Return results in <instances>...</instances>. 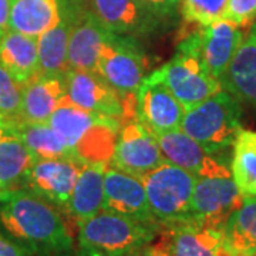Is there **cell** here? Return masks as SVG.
I'll list each match as a JSON object with an SVG mask.
<instances>
[{"label": "cell", "mask_w": 256, "mask_h": 256, "mask_svg": "<svg viewBox=\"0 0 256 256\" xmlns=\"http://www.w3.org/2000/svg\"><path fill=\"white\" fill-rule=\"evenodd\" d=\"M106 168V164L86 165L76 182L66 214L77 226L102 210Z\"/></svg>", "instance_id": "22"}, {"label": "cell", "mask_w": 256, "mask_h": 256, "mask_svg": "<svg viewBox=\"0 0 256 256\" xmlns=\"http://www.w3.org/2000/svg\"><path fill=\"white\" fill-rule=\"evenodd\" d=\"M0 64L18 82L26 84L38 74L37 38L8 30L0 38Z\"/></svg>", "instance_id": "25"}, {"label": "cell", "mask_w": 256, "mask_h": 256, "mask_svg": "<svg viewBox=\"0 0 256 256\" xmlns=\"http://www.w3.org/2000/svg\"><path fill=\"white\" fill-rule=\"evenodd\" d=\"M210 152L234 146L242 127V104L225 90L186 110L181 128Z\"/></svg>", "instance_id": "3"}, {"label": "cell", "mask_w": 256, "mask_h": 256, "mask_svg": "<svg viewBox=\"0 0 256 256\" xmlns=\"http://www.w3.org/2000/svg\"><path fill=\"white\" fill-rule=\"evenodd\" d=\"M164 162L165 158L156 132L146 127L137 117L121 122L110 165L142 178Z\"/></svg>", "instance_id": "9"}, {"label": "cell", "mask_w": 256, "mask_h": 256, "mask_svg": "<svg viewBox=\"0 0 256 256\" xmlns=\"http://www.w3.org/2000/svg\"><path fill=\"white\" fill-rule=\"evenodd\" d=\"M3 195H4V192H2V191H0V198H2V196H3Z\"/></svg>", "instance_id": "38"}, {"label": "cell", "mask_w": 256, "mask_h": 256, "mask_svg": "<svg viewBox=\"0 0 256 256\" xmlns=\"http://www.w3.org/2000/svg\"><path fill=\"white\" fill-rule=\"evenodd\" d=\"M10 6L12 0H0V38L9 30Z\"/></svg>", "instance_id": "34"}, {"label": "cell", "mask_w": 256, "mask_h": 256, "mask_svg": "<svg viewBox=\"0 0 256 256\" xmlns=\"http://www.w3.org/2000/svg\"><path fill=\"white\" fill-rule=\"evenodd\" d=\"M0 225L28 252L64 254L73 248L74 220L28 188L0 198Z\"/></svg>", "instance_id": "1"}, {"label": "cell", "mask_w": 256, "mask_h": 256, "mask_svg": "<svg viewBox=\"0 0 256 256\" xmlns=\"http://www.w3.org/2000/svg\"><path fill=\"white\" fill-rule=\"evenodd\" d=\"M76 16V3L62 8L60 20L37 38L38 73L66 74L68 72V40Z\"/></svg>", "instance_id": "21"}, {"label": "cell", "mask_w": 256, "mask_h": 256, "mask_svg": "<svg viewBox=\"0 0 256 256\" xmlns=\"http://www.w3.org/2000/svg\"><path fill=\"white\" fill-rule=\"evenodd\" d=\"M170 90L186 110L222 90L220 80L210 73L202 60L196 32L184 38L172 58L161 67Z\"/></svg>", "instance_id": "6"}, {"label": "cell", "mask_w": 256, "mask_h": 256, "mask_svg": "<svg viewBox=\"0 0 256 256\" xmlns=\"http://www.w3.org/2000/svg\"><path fill=\"white\" fill-rule=\"evenodd\" d=\"M196 36L204 63L220 80L244 40V30L226 18H220L198 28Z\"/></svg>", "instance_id": "19"}, {"label": "cell", "mask_w": 256, "mask_h": 256, "mask_svg": "<svg viewBox=\"0 0 256 256\" xmlns=\"http://www.w3.org/2000/svg\"><path fill=\"white\" fill-rule=\"evenodd\" d=\"M222 90L256 110V22L220 78Z\"/></svg>", "instance_id": "18"}, {"label": "cell", "mask_w": 256, "mask_h": 256, "mask_svg": "<svg viewBox=\"0 0 256 256\" xmlns=\"http://www.w3.org/2000/svg\"><path fill=\"white\" fill-rule=\"evenodd\" d=\"M4 136H9L8 134V126H6V122L0 118V138L4 137Z\"/></svg>", "instance_id": "37"}, {"label": "cell", "mask_w": 256, "mask_h": 256, "mask_svg": "<svg viewBox=\"0 0 256 256\" xmlns=\"http://www.w3.org/2000/svg\"><path fill=\"white\" fill-rule=\"evenodd\" d=\"M196 176L165 161L141 178L151 212L161 228L190 220Z\"/></svg>", "instance_id": "5"}, {"label": "cell", "mask_w": 256, "mask_h": 256, "mask_svg": "<svg viewBox=\"0 0 256 256\" xmlns=\"http://www.w3.org/2000/svg\"><path fill=\"white\" fill-rule=\"evenodd\" d=\"M8 134L18 138L36 160H52L74 156L48 122L18 121L8 127Z\"/></svg>", "instance_id": "27"}, {"label": "cell", "mask_w": 256, "mask_h": 256, "mask_svg": "<svg viewBox=\"0 0 256 256\" xmlns=\"http://www.w3.org/2000/svg\"><path fill=\"white\" fill-rule=\"evenodd\" d=\"M230 172L244 196L256 195V131L242 130L234 142Z\"/></svg>", "instance_id": "28"}, {"label": "cell", "mask_w": 256, "mask_h": 256, "mask_svg": "<svg viewBox=\"0 0 256 256\" xmlns=\"http://www.w3.org/2000/svg\"><path fill=\"white\" fill-rule=\"evenodd\" d=\"M244 201L232 175L198 178L192 194L190 220L222 232L230 214Z\"/></svg>", "instance_id": "10"}, {"label": "cell", "mask_w": 256, "mask_h": 256, "mask_svg": "<svg viewBox=\"0 0 256 256\" xmlns=\"http://www.w3.org/2000/svg\"><path fill=\"white\" fill-rule=\"evenodd\" d=\"M222 244L226 256H254L256 254V195L244 201L230 214L222 228Z\"/></svg>", "instance_id": "23"}, {"label": "cell", "mask_w": 256, "mask_h": 256, "mask_svg": "<svg viewBox=\"0 0 256 256\" xmlns=\"http://www.w3.org/2000/svg\"><path fill=\"white\" fill-rule=\"evenodd\" d=\"M140 2L160 20H165L174 16L175 10L181 0H140Z\"/></svg>", "instance_id": "32"}, {"label": "cell", "mask_w": 256, "mask_h": 256, "mask_svg": "<svg viewBox=\"0 0 256 256\" xmlns=\"http://www.w3.org/2000/svg\"><path fill=\"white\" fill-rule=\"evenodd\" d=\"M36 161V156L18 138H0V191L6 194L26 188L28 176Z\"/></svg>", "instance_id": "26"}, {"label": "cell", "mask_w": 256, "mask_h": 256, "mask_svg": "<svg viewBox=\"0 0 256 256\" xmlns=\"http://www.w3.org/2000/svg\"><path fill=\"white\" fill-rule=\"evenodd\" d=\"M131 256H168L166 255V252H165L164 246H162V244L158 240L156 244L154 245H146L142 249H140L138 252H136L134 255Z\"/></svg>", "instance_id": "35"}, {"label": "cell", "mask_w": 256, "mask_h": 256, "mask_svg": "<svg viewBox=\"0 0 256 256\" xmlns=\"http://www.w3.org/2000/svg\"><path fill=\"white\" fill-rule=\"evenodd\" d=\"M186 108L170 90L161 68L146 76L136 96V117L152 132L180 130Z\"/></svg>", "instance_id": "11"}, {"label": "cell", "mask_w": 256, "mask_h": 256, "mask_svg": "<svg viewBox=\"0 0 256 256\" xmlns=\"http://www.w3.org/2000/svg\"><path fill=\"white\" fill-rule=\"evenodd\" d=\"M224 18L239 28H250L256 22V0H229Z\"/></svg>", "instance_id": "31"}, {"label": "cell", "mask_w": 256, "mask_h": 256, "mask_svg": "<svg viewBox=\"0 0 256 256\" xmlns=\"http://www.w3.org/2000/svg\"><path fill=\"white\" fill-rule=\"evenodd\" d=\"M86 165L76 156L37 160L28 176L26 188L66 212Z\"/></svg>", "instance_id": "12"}, {"label": "cell", "mask_w": 256, "mask_h": 256, "mask_svg": "<svg viewBox=\"0 0 256 256\" xmlns=\"http://www.w3.org/2000/svg\"><path fill=\"white\" fill-rule=\"evenodd\" d=\"M254 256H256V254H255V255H254Z\"/></svg>", "instance_id": "39"}, {"label": "cell", "mask_w": 256, "mask_h": 256, "mask_svg": "<svg viewBox=\"0 0 256 256\" xmlns=\"http://www.w3.org/2000/svg\"><path fill=\"white\" fill-rule=\"evenodd\" d=\"M66 146L87 165L110 164L120 121L82 110L66 97L47 121Z\"/></svg>", "instance_id": "2"}, {"label": "cell", "mask_w": 256, "mask_h": 256, "mask_svg": "<svg viewBox=\"0 0 256 256\" xmlns=\"http://www.w3.org/2000/svg\"><path fill=\"white\" fill-rule=\"evenodd\" d=\"M229 0H181V14L186 23L200 28L224 18Z\"/></svg>", "instance_id": "30"}, {"label": "cell", "mask_w": 256, "mask_h": 256, "mask_svg": "<svg viewBox=\"0 0 256 256\" xmlns=\"http://www.w3.org/2000/svg\"><path fill=\"white\" fill-rule=\"evenodd\" d=\"M111 34L84 6L76 3V16L67 53L68 68L97 73L101 52Z\"/></svg>", "instance_id": "16"}, {"label": "cell", "mask_w": 256, "mask_h": 256, "mask_svg": "<svg viewBox=\"0 0 256 256\" xmlns=\"http://www.w3.org/2000/svg\"><path fill=\"white\" fill-rule=\"evenodd\" d=\"M165 161L174 164L196 178L232 175L230 164L220 156L210 152L182 130L156 134Z\"/></svg>", "instance_id": "13"}, {"label": "cell", "mask_w": 256, "mask_h": 256, "mask_svg": "<svg viewBox=\"0 0 256 256\" xmlns=\"http://www.w3.org/2000/svg\"><path fill=\"white\" fill-rule=\"evenodd\" d=\"M102 210H110L142 224L158 225L154 218L141 178L107 165L104 174Z\"/></svg>", "instance_id": "15"}, {"label": "cell", "mask_w": 256, "mask_h": 256, "mask_svg": "<svg viewBox=\"0 0 256 256\" xmlns=\"http://www.w3.org/2000/svg\"><path fill=\"white\" fill-rule=\"evenodd\" d=\"M67 94L66 74H37L23 86L20 121L47 122Z\"/></svg>", "instance_id": "20"}, {"label": "cell", "mask_w": 256, "mask_h": 256, "mask_svg": "<svg viewBox=\"0 0 256 256\" xmlns=\"http://www.w3.org/2000/svg\"><path fill=\"white\" fill-rule=\"evenodd\" d=\"M23 86L0 64V118L8 127L22 118Z\"/></svg>", "instance_id": "29"}, {"label": "cell", "mask_w": 256, "mask_h": 256, "mask_svg": "<svg viewBox=\"0 0 256 256\" xmlns=\"http://www.w3.org/2000/svg\"><path fill=\"white\" fill-rule=\"evenodd\" d=\"M84 8L102 28L120 36L136 38L156 32L162 23L140 0H84Z\"/></svg>", "instance_id": "14"}, {"label": "cell", "mask_w": 256, "mask_h": 256, "mask_svg": "<svg viewBox=\"0 0 256 256\" xmlns=\"http://www.w3.org/2000/svg\"><path fill=\"white\" fill-rule=\"evenodd\" d=\"M146 72L148 58L137 40L112 33L101 52L97 74L127 102H136V96Z\"/></svg>", "instance_id": "7"}, {"label": "cell", "mask_w": 256, "mask_h": 256, "mask_svg": "<svg viewBox=\"0 0 256 256\" xmlns=\"http://www.w3.org/2000/svg\"><path fill=\"white\" fill-rule=\"evenodd\" d=\"M76 256H112V255L104 254V252H100V250H97V249H92V248L80 246V250L76 254Z\"/></svg>", "instance_id": "36"}, {"label": "cell", "mask_w": 256, "mask_h": 256, "mask_svg": "<svg viewBox=\"0 0 256 256\" xmlns=\"http://www.w3.org/2000/svg\"><path fill=\"white\" fill-rule=\"evenodd\" d=\"M160 242L168 256H226L222 232L192 220L162 228Z\"/></svg>", "instance_id": "17"}, {"label": "cell", "mask_w": 256, "mask_h": 256, "mask_svg": "<svg viewBox=\"0 0 256 256\" xmlns=\"http://www.w3.org/2000/svg\"><path fill=\"white\" fill-rule=\"evenodd\" d=\"M67 97L92 114L121 122L136 117V102H127L100 74L68 68L66 73Z\"/></svg>", "instance_id": "8"}, {"label": "cell", "mask_w": 256, "mask_h": 256, "mask_svg": "<svg viewBox=\"0 0 256 256\" xmlns=\"http://www.w3.org/2000/svg\"><path fill=\"white\" fill-rule=\"evenodd\" d=\"M28 254L30 252L28 249L20 244H16L0 235V256H28Z\"/></svg>", "instance_id": "33"}, {"label": "cell", "mask_w": 256, "mask_h": 256, "mask_svg": "<svg viewBox=\"0 0 256 256\" xmlns=\"http://www.w3.org/2000/svg\"><path fill=\"white\" fill-rule=\"evenodd\" d=\"M60 0H12L9 30L38 38L60 20Z\"/></svg>", "instance_id": "24"}, {"label": "cell", "mask_w": 256, "mask_h": 256, "mask_svg": "<svg viewBox=\"0 0 256 256\" xmlns=\"http://www.w3.org/2000/svg\"><path fill=\"white\" fill-rule=\"evenodd\" d=\"M160 228L102 210L78 225V242L108 255L131 256L150 245Z\"/></svg>", "instance_id": "4"}]
</instances>
